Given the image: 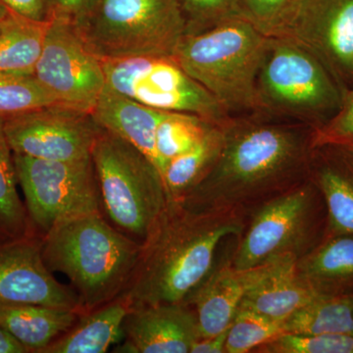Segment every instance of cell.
<instances>
[{
    "mask_svg": "<svg viewBox=\"0 0 353 353\" xmlns=\"http://www.w3.org/2000/svg\"><path fill=\"white\" fill-rule=\"evenodd\" d=\"M208 175L180 201L196 210H230L250 218L260 206L309 179L314 129L267 113L231 116Z\"/></svg>",
    "mask_w": 353,
    "mask_h": 353,
    "instance_id": "1",
    "label": "cell"
},
{
    "mask_svg": "<svg viewBox=\"0 0 353 353\" xmlns=\"http://www.w3.org/2000/svg\"><path fill=\"white\" fill-rule=\"evenodd\" d=\"M248 217L230 210H196L170 199L145 243L126 289L129 309L185 303L215 267L221 241L241 236Z\"/></svg>",
    "mask_w": 353,
    "mask_h": 353,
    "instance_id": "2",
    "label": "cell"
},
{
    "mask_svg": "<svg viewBox=\"0 0 353 353\" xmlns=\"http://www.w3.org/2000/svg\"><path fill=\"white\" fill-rule=\"evenodd\" d=\"M141 245L115 229L101 212L59 223L41 238V255L51 273L69 279L87 313L115 301L126 289Z\"/></svg>",
    "mask_w": 353,
    "mask_h": 353,
    "instance_id": "3",
    "label": "cell"
},
{
    "mask_svg": "<svg viewBox=\"0 0 353 353\" xmlns=\"http://www.w3.org/2000/svg\"><path fill=\"white\" fill-rule=\"evenodd\" d=\"M270 37L241 16L185 34L173 57L231 116L265 113L259 77Z\"/></svg>",
    "mask_w": 353,
    "mask_h": 353,
    "instance_id": "4",
    "label": "cell"
},
{
    "mask_svg": "<svg viewBox=\"0 0 353 353\" xmlns=\"http://www.w3.org/2000/svg\"><path fill=\"white\" fill-rule=\"evenodd\" d=\"M102 215L139 245L169 201L157 167L141 150L101 128L92 150Z\"/></svg>",
    "mask_w": 353,
    "mask_h": 353,
    "instance_id": "5",
    "label": "cell"
},
{
    "mask_svg": "<svg viewBox=\"0 0 353 353\" xmlns=\"http://www.w3.org/2000/svg\"><path fill=\"white\" fill-rule=\"evenodd\" d=\"M75 27L101 61L173 57L187 34L178 0H99Z\"/></svg>",
    "mask_w": 353,
    "mask_h": 353,
    "instance_id": "6",
    "label": "cell"
},
{
    "mask_svg": "<svg viewBox=\"0 0 353 353\" xmlns=\"http://www.w3.org/2000/svg\"><path fill=\"white\" fill-rule=\"evenodd\" d=\"M270 38L257 83L264 112L319 129L340 108L343 90L307 50Z\"/></svg>",
    "mask_w": 353,
    "mask_h": 353,
    "instance_id": "7",
    "label": "cell"
},
{
    "mask_svg": "<svg viewBox=\"0 0 353 353\" xmlns=\"http://www.w3.org/2000/svg\"><path fill=\"white\" fill-rule=\"evenodd\" d=\"M321 192L305 181L257 208L248 218L231 257L239 269H250L292 257L301 259L322 241Z\"/></svg>",
    "mask_w": 353,
    "mask_h": 353,
    "instance_id": "8",
    "label": "cell"
},
{
    "mask_svg": "<svg viewBox=\"0 0 353 353\" xmlns=\"http://www.w3.org/2000/svg\"><path fill=\"white\" fill-rule=\"evenodd\" d=\"M14 163L32 234L43 238L65 220L101 212L92 157L51 161L14 153Z\"/></svg>",
    "mask_w": 353,
    "mask_h": 353,
    "instance_id": "9",
    "label": "cell"
},
{
    "mask_svg": "<svg viewBox=\"0 0 353 353\" xmlns=\"http://www.w3.org/2000/svg\"><path fill=\"white\" fill-rule=\"evenodd\" d=\"M102 66L105 88L148 108L196 114L219 125L231 117L172 57L104 60Z\"/></svg>",
    "mask_w": 353,
    "mask_h": 353,
    "instance_id": "10",
    "label": "cell"
},
{
    "mask_svg": "<svg viewBox=\"0 0 353 353\" xmlns=\"http://www.w3.org/2000/svg\"><path fill=\"white\" fill-rule=\"evenodd\" d=\"M32 75L55 104L90 113L105 88L101 60L88 50L75 25L58 18L48 26Z\"/></svg>",
    "mask_w": 353,
    "mask_h": 353,
    "instance_id": "11",
    "label": "cell"
},
{
    "mask_svg": "<svg viewBox=\"0 0 353 353\" xmlns=\"http://www.w3.org/2000/svg\"><path fill=\"white\" fill-rule=\"evenodd\" d=\"M268 37L307 50L341 90L353 81V0H299Z\"/></svg>",
    "mask_w": 353,
    "mask_h": 353,
    "instance_id": "12",
    "label": "cell"
},
{
    "mask_svg": "<svg viewBox=\"0 0 353 353\" xmlns=\"http://www.w3.org/2000/svg\"><path fill=\"white\" fill-rule=\"evenodd\" d=\"M13 153L51 161H79L92 154L101 127L92 113L50 104L3 122Z\"/></svg>",
    "mask_w": 353,
    "mask_h": 353,
    "instance_id": "13",
    "label": "cell"
},
{
    "mask_svg": "<svg viewBox=\"0 0 353 353\" xmlns=\"http://www.w3.org/2000/svg\"><path fill=\"white\" fill-rule=\"evenodd\" d=\"M4 304H38L81 312L73 288L58 282L44 264L41 238L34 234L0 240V305Z\"/></svg>",
    "mask_w": 353,
    "mask_h": 353,
    "instance_id": "14",
    "label": "cell"
},
{
    "mask_svg": "<svg viewBox=\"0 0 353 353\" xmlns=\"http://www.w3.org/2000/svg\"><path fill=\"white\" fill-rule=\"evenodd\" d=\"M199 340L196 313L188 303L129 309L123 323V343L114 352L190 353Z\"/></svg>",
    "mask_w": 353,
    "mask_h": 353,
    "instance_id": "15",
    "label": "cell"
},
{
    "mask_svg": "<svg viewBox=\"0 0 353 353\" xmlns=\"http://www.w3.org/2000/svg\"><path fill=\"white\" fill-rule=\"evenodd\" d=\"M279 260L250 269L236 268L231 259L216 264L185 303L196 313L199 339L226 331L248 290L263 279Z\"/></svg>",
    "mask_w": 353,
    "mask_h": 353,
    "instance_id": "16",
    "label": "cell"
},
{
    "mask_svg": "<svg viewBox=\"0 0 353 353\" xmlns=\"http://www.w3.org/2000/svg\"><path fill=\"white\" fill-rule=\"evenodd\" d=\"M164 113L116 94L108 88H104L92 111L99 126L138 148L157 167L155 138Z\"/></svg>",
    "mask_w": 353,
    "mask_h": 353,
    "instance_id": "17",
    "label": "cell"
},
{
    "mask_svg": "<svg viewBox=\"0 0 353 353\" xmlns=\"http://www.w3.org/2000/svg\"><path fill=\"white\" fill-rule=\"evenodd\" d=\"M296 261L292 257L279 260L274 268L248 290L240 307L252 309L269 319L283 323L319 296L297 273Z\"/></svg>",
    "mask_w": 353,
    "mask_h": 353,
    "instance_id": "18",
    "label": "cell"
},
{
    "mask_svg": "<svg viewBox=\"0 0 353 353\" xmlns=\"http://www.w3.org/2000/svg\"><path fill=\"white\" fill-rule=\"evenodd\" d=\"M82 313L38 304L0 305V326L31 353H43Z\"/></svg>",
    "mask_w": 353,
    "mask_h": 353,
    "instance_id": "19",
    "label": "cell"
},
{
    "mask_svg": "<svg viewBox=\"0 0 353 353\" xmlns=\"http://www.w3.org/2000/svg\"><path fill=\"white\" fill-rule=\"evenodd\" d=\"M129 307L121 297L83 313L68 331L43 353H104L123 340V323Z\"/></svg>",
    "mask_w": 353,
    "mask_h": 353,
    "instance_id": "20",
    "label": "cell"
},
{
    "mask_svg": "<svg viewBox=\"0 0 353 353\" xmlns=\"http://www.w3.org/2000/svg\"><path fill=\"white\" fill-rule=\"evenodd\" d=\"M309 180L321 192L326 206L325 239L353 234V172L347 165L330 161L324 150L318 146L311 155Z\"/></svg>",
    "mask_w": 353,
    "mask_h": 353,
    "instance_id": "21",
    "label": "cell"
},
{
    "mask_svg": "<svg viewBox=\"0 0 353 353\" xmlns=\"http://www.w3.org/2000/svg\"><path fill=\"white\" fill-rule=\"evenodd\" d=\"M296 270L313 292L338 296L343 285L353 282V234L325 239L296 261Z\"/></svg>",
    "mask_w": 353,
    "mask_h": 353,
    "instance_id": "22",
    "label": "cell"
},
{
    "mask_svg": "<svg viewBox=\"0 0 353 353\" xmlns=\"http://www.w3.org/2000/svg\"><path fill=\"white\" fill-rule=\"evenodd\" d=\"M50 22L28 19L6 8L0 19V76L34 74Z\"/></svg>",
    "mask_w": 353,
    "mask_h": 353,
    "instance_id": "23",
    "label": "cell"
},
{
    "mask_svg": "<svg viewBox=\"0 0 353 353\" xmlns=\"http://www.w3.org/2000/svg\"><path fill=\"white\" fill-rule=\"evenodd\" d=\"M223 124H214L196 146L167 165L163 182L169 201H180L214 166L224 143Z\"/></svg>",
    "mask_w": 353,
    "mask_h": 353,
    "instance_id": "24",
    "label": "cell"
},
{
    "mask_svg": "<svg viewBox=\"0 0 353 353\" xmlns=\"http://www.w3.org/2000/svg\"><path fill=\"white\" fill-rule=\"evenodd\" d=\"M284 334H353L352 294H319L283 322Z\"/></svg>",
    "mask_w": 353,
    "mask_h": 353,
    "instance_id": "25",
    "label": "cell"
},
{
    "mask_svg": "<svg viewBox=\"0 0 353 353\" xmlns=\"http://www.w3.org/2000/svg\"><path fill=\"white\" fill-rule=\"evenodd\" d=\"M214 124L196 114L164 113L158 124L155 138L157 168L162 179L169 162L192 150Z\"/></svg>",
    "mask_w": 353,
    "mask_h": 353,
    "instance_id": "26",
    "label": "cell"
},
{
    "mask_svg": "<svg viewBox=\"0 0 353 353\" xmlns=\"http://www.w3.org/2000/svg\"><path fill=\"white\" fill-rule=\"evenodd\" d=\"M0 119V226L10 238L32 234L25 203L17 192L14 153Z\"/></svg>",
    "mask_w": 353,
    "mask_h": 353,
    "instance_id": "27",
    "label": "cell"
},
{
    "mask_svg": "<svg viewBox=\"0 0 353 353\" xmlns=\"http://www.w3.org/2000/svg\"><path fill=\"white\" fill-rule=\"evenodd\" d=\"M282 334L283 323L269 319L252 309L240 307L228 328L225 350L226 353L253 352Z\"/></svg>",
    "mask_w": 353,
    "mask_h": 353,
    "instance_id": "28",
    "label": "cell"
},
{
    "mask_svg": "<svg viewBox=\"0 0 353 353\" xmlns=\"http://www.w3.org/2000/svg\"><path fill=\"white\" fill-rule=\"evenodd\" d=\"M55 104L34 75L0 76V119Z\"/></svg>",
    "mask_w": 353,
    "mask_h": 353,
    "instance_id": "29",
    "label": "cell"
},
{
    "mask_svg": "<svg viewBox=\"0 0 353 353\" xmlns=\"http://www.w3.org/2000/svg\"><path fill=\"white\" fill-rule=\"evenodd\" d=\"M256 353H353V334H282L260 345Z\"/></svg>",
    "mask_w": 353,
    "mask_h": 353,
    "instance_id": "30",
    "label": "cell"
},
{
    "mask_svg": "<svg viewBox=\"0 0 353 353\" xmlns=\"http://www.w3.org/2000/svg\"><path fill=\"white\" fill-rule=\"evenodd\" d=\"M187 34L208 31L224 21L240 16L239 0H178Z\"/></svg>",
    "mask_w": 353,
    "mask_h": 353,
    "instance_id": "31",
    "label": "cell"
},
{
    "mask_svg": "<svg viewBox=\"0 0 353 353\" xmlns=\"http://www.w3.org/2000/svg\"><path fill=\"white\" fill-rule=\"evenodd\" d=\"M299 0H239V14L268 36Z\"/></svg>",
    "mask_w": 353,
    "mask_h": 353,
    "instance_id": "32",
    "label": "cell"
},
{
    "mask_svg": "<svg viewBox=\"0 0 353 353\" xmlns=\"http://www.w3.org/2000/svg\"><path fill=\"white\" fill-rule=\"evenodd\" d=\"M353 136V90H345L339 110L319 129L314 130V148L334 139Z\"/></svg>",
    "mask_w": 353,
    "mask_h": 353,
    "instance_id": "33",
    "label": "cell"
},
{
    "mask_svg": "<svg viewBox=\"0 0 353 353\" xmlns=\"http://www.w3.org/2000/svg\"><path fill=\"white\" fill-rule=\"evenodd\" d=\"M9 10L38 22H50L54 18L51 0H0Z\"/></svg>",
    "mask_w": 353,
    "mask_h": 353,
    "instance_id": "34",
    "label": "cell"
},
{
    "mask_svg": "<svg viewBox=\"0 0 353 353\" xmlns=\"http://www.w3.org/2000/svg\"><path fill=\"white\" fill-rule=\"evenodd\" d=\"M97 1L99 0H51V3L54 18L68 21L77 26L88 15Z\"/></svg>",
    "mask_w": 353,
    "mask_h": 353,
    "instance_id": "35",
    "label": "cell"
},
{
    "mask_svg": "<svg viewBox=\"0 0 353 353\" xmlns=\"http://www.w3.org/2000/svg\"><path fill=\"white\" fill-rule=\"evenodd\" d=\"M226 331L209 336V338L199 339L192 345L190 353H225L227 340Z\"/></svg>",
    "mask_w": 353,
    "mask_h": 353,
    "instance_id": "36",
    "label": "cell"
},
{
    "mask_svg": "<svg viewBox=\"0 0 353 353\" xmlns=\"http://www.w3.org/2000/svg\"><path fill=\"white\" fill-rule=\"evenodd\" d=\"M0 353H29L8 332L0 326Z\"/></svg>",
    "mask_w": 353,
    "mask_h": 353,
    "instance_id": "37",
    "label": "cell"
},
{
    "mask_svg": "<svg viewBox=\"0 0 353 353\" xmlns=\"http://www.w3.org/2000/svg\"><path fill=\"white\" fill-rule=\"evenodd\" d=\"M325 145L338 146V148H343V150L353 152V136L334 139V141H330L329 143H327V145Z\"/></svg>",
    "mask_w": 353,
    "mask_h": 353,
    "instance_id": "38",
    "label": "cell"
},
{
    "mask_svg": "<svg viewBox=\"0 0 353 353\" xmlns=\"http://www.w3.org/2000/svg\"><path fill=\"white\" fill-rule=\"evenodd\" d=\"M7 238H10V236H9L8 234L4 232V230L2 229V227L0 226V240H4V239Z\"/></svg>",
    "mask_w": 353,
    "mask_h": 353,
    "instance_id": "39",
    "label": "cell"
},
{
    "mask_svg": "<svg viewBox=\"0 0 353 353\" xmlns=\"http://www.w3.org/2000/svg\"><path fill=\"white\" fill-rule=\"evenodd\" d=\"M6 13V7L3 6V4L0 2V19L3 17L4 14Z\"/></svg>",
    "mask_w": 353,
    "mask_h": 353,
    "instance_id": "40",
    "label": "cell"
},
{
    "mask_svg": "<svg viewBox=\"0 0 353 353\" xmlns=\"http://www.w3.org/2000/svg\"><path fill=\"white\" fill-rule=\"evenodd\" d=\"M352 310H353V294H352Z\"/></svg>",
    "mask_w": 353,
    "mask_h": 353,
    "instance_id": "41",
    "label": "cell"
}]
</instances>
